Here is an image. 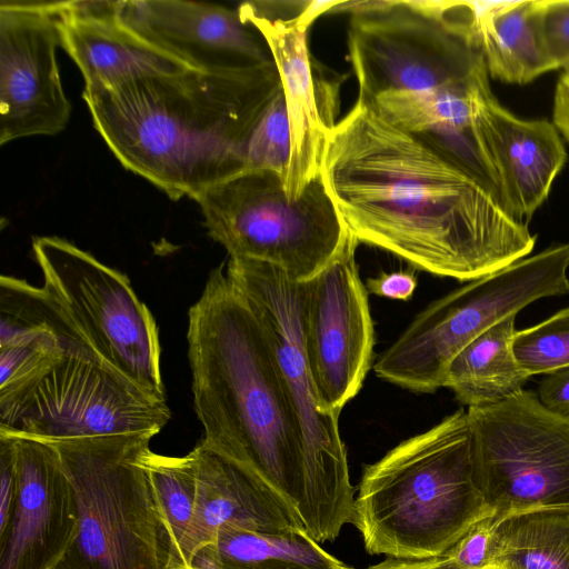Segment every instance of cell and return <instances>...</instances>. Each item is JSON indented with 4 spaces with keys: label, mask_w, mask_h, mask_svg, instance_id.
<instances>
[{
    "label": "cell",
    "mask_w": 569,
    "mask_h": 569,
    "mask_svg": "<svg viewBox=\"0 0 569 569\" xmlns=\"http://www.w3.org/2000/svg\"><path fill=\"white\" fill-rule=\"evenodd\" d=\"M60 1L1 0L0 144L53 136L70 118L60 78Z\"/></svg>",
    "instance_id": "9a60e30c"
},
{
    "label": "cell",
    "mask_w": 569,
    "mask_h": 569,
    "mask_svg": "<svg viewBox=\"0 0 569 569\" xmlns=\"http://www.w3.org/2000/svg\"><path fill=\"white\" fill-rule=\"evenodd\" d=\"M18 495L16 445L12 437L0 435V536L8 529Z\"/></svg>",
    "instance_id": "4dcf8cb0"
},
{
    "label": "cell",
    "mask_w": 569,
    "mask_h": 569,
    "mask_svg": "<svg viewBox=\"0 0 569 569\" xmlns=\"http://www.w3.org/2000/svg\"><path fill=\"white\" fill-rule=\"evenodd\" d=\"M365 287L368 293L407 301L411 299L417 288V276L413 270L381 272L376 277L368 278Z\"/></svg>",
    "instance_id": "1f68e13d"
},
{
    "label": "cell",
    "mask_w": 569,
    "mask_h": 569,
    "mask_svg": "<svg viewBox=\"0 0 569 569\" xmlns=\"http://www.w3.org/2000/svg\"><path fill=\"white\" fill-rule=\"evenodd\" d=\"M338 3L312 1L280 16L262 14L243 4L238 8L241 20L264 40L280 76L290 133L284 178L289 199L300 197L321 174L326 141L337 124L342 77L333 78V72L313 60L307 36L312 22Z\"/></svg>",
    "instance_id": "5bb4252c"
},
{
    "label": "cell",
    "mask_w": 569,
    "mask_h": 569,
    "mask_svg": "<svg viewBox=\"0 0 569 569\" xmlns=\"http://www.w3.org/2000/svg\"><path fill=\"white\" fill-rule=\"evenodd\" d=\"M367 569H460L446 556L423 559H401L388 557Z\"/></svg>",
    "instance_id": "e575fe53"
},
{
    "label": "cell",
    "mask_w": 569,
    "mask_h": 569,
    "mask_svg": "<svg viewBox=\"0 0 569 569\" xmlns=\"http://www.w3.org/2000/svg\"><path fill=\"white\" fill-rule=\"evenodd\" d=\"M208 234L230 259L273 266L306 282L330 264L353 236L318 176L297 199L268 170H242L202 192Z\"/></svg>",
    "instance_id": "52a82bcc"
},
{
    "label": "cell",
    "mask_w": 569,
    "mask_h": 569,
    "mask_svg": "<svg viewBox=\"0 0 569 569\" xmlns=\"http://www.w3.org/2000/svg\"><path fill=\"white\" fill-rule=\"evenodd\" d=\"M290 152V133L283 92L278 94L253 130L244 170H268L283 179Z\"/></svg>",
    "instance_id": "83f0119b"
},
{
    "label": "cell",
    "mask_w": 569,
    "mask_h": 569,
    "mask_svg": "<svg viewBox=\"0 0 569 569\" xmlns=\"http://www.w3.org/2000/svg\"><path fill=\"white\" fill-rule=\"evenodd\" d=\"M488 82L486 69L468 82L435 92L389 91L367 100L387 120L479 180L501 202L499 180L477 122L478 96Z\"/></svg>",
    "instance_id": "d6986e66"
},
{
    "label": "cell",
    "mask_w": 569,
    "mask_h": 569,
    "mask_svg": "<svg viewBox=\"0 0 569 569\" xmlns=\"http://www.w3.org/2000/svg\"><path fill=\"white\" fill-rule=\"evenodd\" d=\"M552 123L569 142V73L562 72L555 88Z\"/></svg>",
    "instance_id": "836d02e7"
},
{
    "label": "cell",
    "mask_w": 569,
    "mask_h": 569,
    "mask_svg": "<svg viewBox=\"0 0 569 569\" xmlns=\"http://www.w3.org/2000/svg\"><path fill=\"white\" fill-rule=\"evenodd\" d=\"M477 122L497 173L501 203L526 222L546 201L568 154L555 124L525 120L503 108L489 82L477 101Z\"/></svg>",
    "instance_id": "ac0fdd59"
},
{
    "label": "cell",
    "mask_w": 569,
    "mask_h": 569,
    "mask_svg": "<svg viewBox=\"0 0 569 569\" xmlns=\"http://www.w3.org/2000/svg\"><path fill=\"white\" fill-rule=\"evenodd\" d=\"M489 569H569V507L531 509L497 520Z\"/></svg>",
    "instance_id": "cb8c5ba5"
},
{
    "label": "cell",
    "mask_w": 569,
    "mask_h": 569,
    "mask_svg": "<svg viewBox=\"0 0 569 569\" xmlns=\"http://www.w3.org/2000/svg\"><path fill=\"white\" fill-rule=\"evenodd\" d=\"M489 516L460 409L365 466L351 523L371 555L423 559L443 556Z\"/></svg>",
    "instance_id": "277c9868"
},
{
    "label": "cell",
    "mask_w": 569,
    "mask_h": 569,
    "mask_svg": "<svg viewBox=\"0 0 569 569\" xmlns=\"http://www.w3.org/2000/svg\"><path fill=\"white\" fill-rule=\"evenodd\" d=\"M60 30L62 47L83 76L84 92L106 90L140 77L192 69L140 38L119 19L82 21L61 16Z\"/></svg>",
    "instance_id": "44dd1931"
},
{
    "label": "cell",
    "mask_w": 569,
    "mask_h": 569,
    "mask_svg": "<svg viewBox=\"0 0 569 569\" xmlns=\"http://www.w3.org/2000/svg\"><path fill=\"white\" fill-rule=\"evenodd\" d=\"M321 176L359 242L435 276L477 280L536 244L479 180L361 97L330 132Z\"/></svg>",
    "instance_id": "6da1fadb"
},
{
    "label": "cell",
    "mask_w": 569,
    "mask_h": 569,
    "mask_svg": "<svg viewBox=\"0 0 569 569\" xmlns=\"http://www.w3.org/2000/svg\"><path fill=\"white\" fill-rule=\"evenodd\" d=\"M350 238L339 256L303 282L302 328L309 370L322 409L340 416L370 369L375 330L368 291Z\"/></svg>",
    "instance_id": "4fadbf2b"
},
{
    "label": "cell",
    "mask_w": 569,
    "mask_h": 569,
    "mask_svg": "<svg viewBox=\"0 0 569 569\" xmlns=\"http://www.w3.org/2000/svg\"><path fill=\"white\" fill-rule=\"evenodd\" d=\"M562 69H563V72L569 73V62Z\"/></svg>",
    "instance_id": "8d00e7d4"
},
{
    "label": "cell",
    "mask_w": 569,
    "mask_h": 569,
    "mask_svg": "<svg viewBox=\"0 0 569 569\" xmlns=\"http://www.w3.org/2000/svg\"><path fill=\"white\" fill-rule=\"evenodd\" d=\"M32 250L42 289L84 345L140 389L166 401L158 327L128 277L59 237H37Z\"/></svg>",
    "instance_id": "9c48e42d"
},
{
    "label": "cell",
    "mask_w": 569,
    "mask_h": 569,
    "mask_svg": "<svg viewBox=\"0 0 569 569\" xmlns=\"http://www.w3.org/2000/svg\"><path fill=\"white\" fill-rule=\"evenodd\" d=\"M539 33L551 69L569 62V0H536Z\"/></svg>",
    "instance_id": "f1b7e54d"
},
{
    "label": "cell",
    "mask_w": 569,
    "mask_h": 569,
    "mask_svg": "<svg viewBox=\"0 0 569 569\" xmlns=\"http://www.w3.org/2000/svg\"><path fill=\"white\" fill-rule=\"evenodd\" d=\"M511 315L466 345L450 361L443 388L453 391L467 407L507 399L522 389L530 376L519 366L512 350L516 333Z\"/></svg>",
    "instance_id": "603a6c76"
},
{
    "label": "cell",
    "mask_w": 569,
    "mask_h": 569,
    "mask_svg": "<svg viewBox=\"0 0 569 569\" xmlns=\"http://www.w3.org/2000/svg\"><path fill=\"white\" fill-rule=\"evenodd\" d=\"M169 419L167 401L91 355L68 353L40 380L0 399V435L44 442L157 435Z\"/></svg>",
    "instance_id": "7c38bea8"
},
{
    "label": "cell",
    "mask_w": 569,
    "mask_h": 569,
    "mask_svg": "<svg viewBox=\"0 0 569 569\" xmlns=\"http://www.w3.org/2000/svg\"><path fill=\"white\" fill-rule=\"evenodd\" d=\"M477 30L491 78L526 84L552 70L540 39L536 0L477 1Z\"/></svg>",
    "instance_id": "7402d4cb"
},
{
    "label": "cell",
    "mask_w": 569,
    "mask_h": 569,
    "mask_svg": "<svg viewBox=\"0 0 569 569\" xmlns=\"http://www.w3.org/2000/svg\"><path fill=\"white\" fill-rule=\"evenodd\" d=\"M281 92L269 60L146 76L82 96L96 130L127 170L172 200H196L246 169L250 137Z\"/></svg>",
    "instance_id": "3957f363"
},
{
    "label": "cell",
    "mask_w": 569,
    "mask_h": 569,
    "mask_svg": "<svg viewBox=\"0 0 569 569\" xmlns=\"http://www.w3.org/2000/svg\"><path fill=\"white\" fill-rule=\"evenodd\" d=\"M226 274L268 335L319 490L340 522L351 523L355 489L339 417L322 409L305 351L303 282L248 259H229Z\"/></svg>",
    "instance_id": "8fae6325"
},
{
    "label": "cell",
    "mask_w": 569,
    "mask_h": 569,
    "mask_svg": "<svg viewBox=\"0 0 569 569\" xmlns=\"http://www.w3.org/2000/svg\"><path fill=\"white\" fill-rule=\"evenodd\" d=\"M538 398L549 410L569 416V366L548 373L539 385Z\"/></svg>",
    "instance_id": "d6a6232c"
},
{
    "label": "cell",
    "mask_w": 569,
    "mask_h": 569,
    "mask_svg": "<svg viewBox=\"0 0 569 569\" xmlns=\"http://www.w3.org/2000/svg\"><path fill=\"white\" fill-rule=\"evenodd\" d=\"M189 569H222L213 542L200 547L194 552Z\"/></svg>",
    "instance_id": "d590c367"
},
{
    "label": "cell",
    "mask_w": 569,
    "mask_h": 569,
    "mask_svg": "<svg viewBox=\"0 0 569 569\" xmlns=\"http://www.w3.org/2000/svg\"><path fill=\"white\" fill-rule=\"evenodd\" d=\"M191 453L197 469V506L181 569H189L194 552L212 543L224 528L305 531L296 517L243 469L201 443Z\"/></svg>",
    "instance_id": "ffe728a7"
},
{
    "label": "cell",
    "mask_w": 569,
    "mask_h": 569,
    "mask_svg": "<svg viewBox=\"0 0 569 569\" xmlns=\"http://www.w3.org/2000/svg\"><path fill=\"white\" fill-rule=\"evenodd\" d=\"M119 21L157 48L202 71L236 70L272 60L238 9L182 0L120 1Z\"/></svg>",
    "instance_id": "2e32d148"
},
{
    "label": "cell",
    "mask_w": 569,
    "mask_h": 569,
    "mask_svg": "<svg viewBox=\"0 0 569 569\" xmlns=\"http://www.w3.org/2000/svg\"><path fill=\"white\" fill-rule=\"evenodd\" d=\"M512 350L531 377L569 366V307L530 328L516 331Z\"/></svg>",
    "instance_id": "4316f807"
},
{
    "label": "cell",
    "mask_w": 569,
    "mask_h": 569,
    "mask_svg": "<svg viewBox=\"0 0 569 569\" xmlns=\"http://www.w3.org/2000/svg\"><path fill=\"white\" fill-rule=\"evenodd\" d=\"M222 266L189 310L188 358L200 442L267 488L318 543L343 525L310 470L268 335Z\"/></svg>",
    "instance_id": "7a4b0ae2"
},
{
    "label": "cell",
    "mask_w": 569,
    "mask_h": 569,
    "mask_svg": "<svg viewBox=\"0 0 569 569\" xmlns=\"http://www.w3.org/2000/svg\"><path fill=\"white\" fill-rule=\"evenodd\" d=\"M473 478L493 523L508 515L569 507V416L531 391L468 407Z\"/></svg>",
    "instance_id": "30bf717a"
},
{
    "label": "cell",
    "mask_w": 569,
    "mask_h": 569,
    "mask_svg": "<svg viewBox=\"0 0 569 569\" xmlns=\"http://www.w3.org/2000/svg\"><path fill=\"white\" fill-rule=\"evenodd\" d=\"M569 242L523 258L432 301L380 355L376 376L410 391L443 388L452 358L536 300L569 293Z\"/></svg>",
    "instance_id": "ba28073f"
},
{
    "label": "cell",
    "mask_w": 569,
    "mask_h": 569,
    "mask_svg": "<svg viewBox=\"0 0 569 569\" xmlns=\"http://www.w3.org/2000/svg\"><path fill=\"white\" fill-rule=\"evenodd\" d=\"M146 467L170 548L168 569H181V558L197 506V469L191 451L170 457L149 451Z\"/></svg>",
    "instance_id": "484cf974"
},
{
    "label": "cell",
    "mask_w": 569,
    "mask_h": 569,
    "mask_svg": "<svg viewBox=\"0 0 569 569\" xmlns=\"http://www.w3.org/2000/svg\"><path fill=\"white\" fill-rule=\"evenodd\" d=\"M213 543L222 569H355L301 530L224 528Z\"/></svg>",
    "instance_id": "d4e9b609"
},
{
    "label": "cell",
    "mask_w": 569,
    "mask_h": 569,
    "mask_svg": "<svg viewBox=\"0 0 569 569\" xmlns=\"http://www.w3.org/2000/svg\"><path fill=\"white\" fill-rule=\"evenodd\" d=\"M12 438L18 495L11 522L0 536V569H53L77 532L74 490L53 445Z\"/></svg>",
    "instance_id": "e0dca14e"
},
{
    "label": "cell",
    "mask_w": 569,
    "mask_h": 569,
    "mask_svg": "<svg viewBox=\"0 0 569 569\" xmlns=\"http://www.w3.org/2000/svg\"><path fill=\"white\" fill-rule=\"evenodd\" d=\"M335 10L350 13L348 59L358 97L435 92L487 69L477 1H340Z\"/></svg>",
    "instance_id": "8992f818"
},
{
    "label": "cell",
    "mask_w": 569,
    "mask_h": 569,
    "mask_svg": "<svg viewBox=\"0 0 569 569\" xmlns=\"http://www.w3.org/2000/svg\"><path fill=\"white\" fill-rule=\"evenodd\" d=\"M156 435L49 442L74 490L78 528L53 569H168L170 548L146 457Z\"/></svg>",
    "instance_id": "5b68a950"
},
{
    "label": "cell",
    "mask_w": 569,
    "mask_h": 569,
    "mask_svg": "<svg viewBox=\"0 0 569 569\" xmlns=\"http://www.w3.org/2000/svg\"><path fill=\"white\" fill-rule=\"evenodd\" d=\"M491 516L472 526L443 556L460 569H489L492 557Z\"/></svg>",
    "instance_id": "f546056e"
}]
</instances>
